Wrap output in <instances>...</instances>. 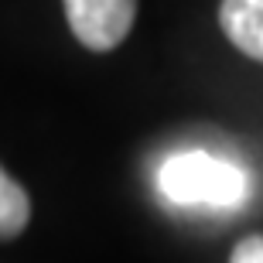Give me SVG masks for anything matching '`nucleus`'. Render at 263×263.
<instances>
[{"mask_svg":"<svg viewBox=\"0 0 263 263\" xmlns=\"http://www.w3.org/2000/svg\"><path fill=\"white\" fill-rule=\"evenodd\" d=\"M157 185L167 202L192 209H233L246 198L250 178L233 161L212 157L205 151H185L161 164Z\"/></svg>","mask_w":263,"mask_h":263,"instance_id":"1","label":"nucleus"},{"mask_svg":"<svg viewBox=\"0 0 263 263\" xmlns=\"http://www.w3.org/2000/svg\"><path fill=\"white\" fill-rule=\"evenodd\" d=\"M31 222V198L14 178L0 167V239L17 236Z\"/></svg>","mask_w":263,"mask_h":263,"instance_id":"4","label":"nucleus"},{"mask_svg":"<svg viewBox=\"0 0 263 263\" xmlns=\"http://www.w3.org/2000/svg\"><path fill=\"white\" fill-rule=\"evenodd\" d=\"M68 28L89 51H109L130 34L137 0H62Z\"/></svg>","mask_w":263,"mask_h":263,"instance_id":"2","label":"nucleus"},{"mask_svg":"<svg viewBox=\"0 0 263 263\" xmlns=\"http://www.w3.org/2000/svg\"><path fill=\"white\" fill-rule=\"evenodd\" d=\"M219 24L246 59L263 62V0H222Z\"/></svg>","mask_w":263,"mask_h":263,"instance_id":"3","label":"nucleus"},{"mask_svg":"<svg viewBox=\"0 0 263 263\" xmlns=\"http://www.w3.org/2000/svg\"><path fill=\"white\" fill-rule=\"evenodd\" d=\"M229 263H263V236H246L243 243L233 250Z\"/></svg>","mask_w":263,"mask_h":263,"instance_id":"5","label":"nucleus"}]
</instances>
